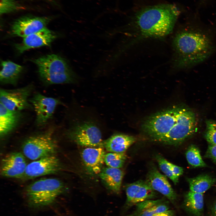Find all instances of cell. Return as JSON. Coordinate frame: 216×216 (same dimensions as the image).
I'll list each match as a JSON object with an SVG mask.
<instances>
[{"instance_id":"obj_14","label":"cell","mask_w":216,"mask_h":216,"mask_svg":"<svg viewBox=\"0 0 216 216\" xmlns=\"http://www.w3.org/2000/svg\"><path fill=\"white\" fill-rule=\"evenodd\" d=\"M57 37L55 32L46 27L24 38L22 42L16 44L15 47L22 53L32 48L50 46Z\"/></svg>"},{"instance_id":"obj_9","label":"cell","mask_w":216,"mask_h":216,"mask_svg":"<svg viewBox=\"0 0 216 216\" xmlns=\"http://www.w3.org/2000/svg\"><path fill=\"white\" fill-rule=\"evenodd\" d=\"M33 106L36 115V124L41 127L52 117L57 106L60 103L57 99L37 93L29 101Z\"/></svg>"},{"instance_id":"obj_16","label":"cell","mask_w":216,"mask_h":216,"mask_svg":"<svg viewBox=\"0 0 216 216\" xmlns=\"http://www.w3.org/2000/svg\"><path fill=\"white\" fill-rule=\"evenodd\" d=\"M105 154L102 146L86 147L82 150L81 157L89 173L93 175L99 174L104 163Z\"/></svg>"},{"instance_id":"obj_10","label":"cell","mask_w":216,"mask_h":216,"mask_svg":"<svg viewBox=\"0 0 216 216\" xmlns=\"http://www.w3.org/2000/svg\"><path fill=\"white\" fill-rule=\"evenodd\" d=\"M50 17L25 16L16 19L11 28V34L24 38L45 28L51 20Z\"/></svg>"},{"instance_id":"obj_15","label":"cell","mask_w":216,"mask_h":216,"mask_svg":"<svg viewBox=\"0 0 216 216\" xmlns=\"http://www.w3.org/2000/svg\"><path fill=\"white\" fill-rule=\"evenodd\" d=\"M146 182L154 190L164 196L172 203L177 199V195L168 181L166 177L160 173L154 166L147 174Z\"/></svg>"},{"instance_id":"obj_18","label":"cell","mask_w":216,"mask_h":216,"mask_svg":"<svg viewBox=\"0 0 216 216\" xmlns=\"http://www.w3.org/2000/svg\"><path fill=\"white\" fill-rule=\"evenodd\" d=\"M21 116L20 112L12 111L0 104V134L3 137L17 126Z\"/></svg>"},{"instance_id":"obj_24","label":"cell","mask_w":216,"mask_h":216,"mask_svg":"<svg viewBox=\"0 0 216 216\" xmlns=\"http://www.w3.org/2000/svg\"><path fill=\"white\" fill-rule=\"evenodd\" d=\"M127 157V155L125 152H110L106 153L105 155L104 163L107 166L120 168L123 166Z\"/></svg>"},{"instance_id":"obj_29","label":"cell","mask_w":216,"mask_h":216,"mask_svg":"<svg viewBox=\"0 0 216 216\" xmlns=\"http://www.w3.org/2000/svg\"><path fill=\"white\" fill-rule=\"evenodd\" d=\"M205 156L216 163V145L209 144Z\"/></svg>"},{"instance_id":"obj_27","label":"cell","mask_w":216,"mask_h":216,"mask_svg":"<svg viewBox=\"0 0 216 216\" xmlns=\"http://www.w3.org/2000/svg\"><path fill=\"white\" fill-rule=\"evenodd\" d=\"M19 4L14 0H0L1 15L14 12L20 8Z\"/></svg>"},{"instance_id":"obj_32","label":"cell","mask_w":216,"mask_h":216,"mask_svg":"<svg viewBox=\"0 0 216 216\" xmlns=\"http://www.w3.org/2000/svg\"><path fill=\"white\" fill-rule=\"evenodd\" d=\"M212 216H216V201L213 204L211 209Z\"/></svg>"},{"instance_id":"obj_30","label":"cell","mask_w":216,"mask_h":216,"mask_svg":"<svg viewBox=\"0 0 216 216\" xmlns=\"http://www.w3.org/2000/svg\"><path fill=\"white\" fill-rule=\"evenodd\" d=\"M171 167L172 172L174 175L177 178H178L183 173V169L179 166L171 164Z\"/></svg>"},{"instance_id":"obj_8","label":"cell","mask_w":216,"mask_h":216,"mask_svg":"<svg viewBox=\"0 0 216 216\" xmlns=\"http://www.w3.org/2000/svg\"><path fill=\"white\" fill-rule=\"evenodd\" d=\"M32 90L31 85L12 89H1L0 104L8 110L20 111L32 108L28 97Z\"/></svg>"},{"instance_id":"obj_2","label":"cell","mask_w":216,"mask_h":216,"mask_svg":"<svg viewBox=\"0 0 216 216\" xmlns=\"http://www.w3.org/2000/svg\"><path fill=\"white\" fill-rule=\"evenodd\" d=\"M173 45L178 67H191L204 61L214 50L213 39L208 31L193 26L182 30L176 36Z\"/></svg>"},{"instance_id":"obj_17","label":"cell","mask_w":216,"mask_h":216,"mask_svg":"<svg viewBox=\"0 0 216 216\" xmlns=\"http://www.w3.org/2000/svg\"><path fill=\"white\" fill-rule=\"evenodd\" d=\"M99 175L108 189L115 193L120 192L124 175L121 170L108 166L103 167Z\"/></svg>"},{"instance_id":"obj_5","label":"cell","mask_w":216,"mask_h":216,"mask_svg":"<svg viewBox=\"0 0 216 216\" xmlns=\"http://www.w3.org/2000/svg\"><path fill=\"white\" fill-rule=\"evenodd\" d=\"M64 185L56 178H43L36 181L27 187L26 192L29 205L37 208L52 204L63 192Z\"/></svg>"},{"instance_id":"obj_4","label":"cell","mask_w":216,"mask_h":216,"mask_svg":"<svg viewBox=\"0 0 216 216\" xmlns=\"http://www.w3.org/2000/svg\"><path fill=\"white\" fill-rule=\"evenodd\" d=\"M41 80L47 85L72 83L77 77L66 60L56 54L47 55L33 60Z\"/></svg>"},{"instance_id":"obj_26","label":"cell","mask_w":216,"mask_h":216,"mask_svg":"<svg viewBox=\"0 0 216 216\" xmlns=\"http://www.w3.org/2000/svg\"><path fill=\"white\" fill-rule=\"evenodd\" d=\"M166 201L163 202L150 208L138 212H134L128 216H153L154 214L169 210Z\"/></svg>"},{"instance_id":"obj_3","label":"cell","mask_w":216,"mask_h":216,"mask_svg":"<svg viewBox=\"0 0 216 216\" xmlns=\"http://www.w3.org/2000/svg\"><path fill=\"white\" fill-rule=\"evenodd\" d=\"M179 11L175 5L161 4L146 8L137 15V25L146 36L160 37L172 31Z\"/></svg>"},{"instance_id":"obj_23","label":"cell","mask_w":216,"mask_h":216,"mask_svg":"<svg viewBox=\"0 0 216 216\" xmlns=\"http://www.w3.org/2000/svg\"><path fill=\"white\" fill-rule=\"evenodd\" d=\"M186 157L188 164L194 167H204L206 165L203 160L199 148L194 145L190 146L186 152Z\"/></svg>"},{"instance_id":"obj_7","label":"cell","mask_w":216,"mask_h":216,"mask_svg":"<svg viewBox=\"0 0 216 216\" xmlns=\"http://www.w3.org/2000/svg\"><path fill=\"white\" fill-rule=\"evenodd\" d=\"M67 135L70 139L81 146H103L100 129L91 122H86L75 126L69 130Z\"/></svg>"},{"instance_id":"obj_22","label":"cell","mask_w":216,"mask_h":216,"mask_svg":"<svg viewBox=\"0 0 216 216\" xmlns=\"http://www.w3.org/2000/svg\"><path fill=\"white\" fill-rule=\"evenodd\" d=\"M190 190L202 194L216 182V179L208 174H202L188 179Z\"/></svg>"},{"instance_id":"obj_20","label":"cell","mask_w":216,"mask_h":216,"mask_svg":"<svg viewBox=\"0 0 216 216\" xmlns=\"http://www.w3.org/2000/svg\"><path fill=\"white\" fill-rule=\"evenodd\" d=\"M0 81L2 84H16L23 71L22 66L10 61L1 62Z\"/></svg>"},{"instance_id":"obj_1","label":"cell","mask_w":216,"mask_h":216,"mask_svg":"<svg viewBox=\"0 0 216 216\" xmlns=\"http://www.w3.org/2000/svg\"><path fill=\"white\" fill-rule=\"evenodd\" d=\"M196 125V116L192 110L175 106L152 116L144 122L142 128L155 141L176 145L193 134Z\"/></svg>"},{"instance_id":"obj_28","label":"cell","mask_w":216,"mask_h":216,"mask_svg":"<svg viewBox=\"0 0 216 216\" xmlns=\"http://www.w3.org/2000/svg\"><path fill=\"white\" fill-rule=\"evenodd\" d=\"M206 123V139L209 144L216 145V122L208 121Z\"/></svg>"},{"instance_id":"obj_31","label":"cell","mask_w":216,"mask_h":216,"mask_svg":"<svg viewBox=\"0 0 216 216\" xmlns=\"http://www.w3.org/2000/svg\"><path fill=\"white\" fill-rule=\"evenodd\" d=\"M153 216H175V214L173 210H168L157 213Z\"/></svg>"},{"instance_id":"obj_21","label":"cell","mask_w":216,"mask_h":216,"mask_svg":"<svg viewBox=\"0 0 216 216\" xmlns=\"http://www.w3.org/2000/svg\"><path fill=\"white\" fill-rule=\"evenodd\" d=\"M183 206L185 210L194 216H203L204 200L202 194L190 190L185 195Z\"/></svg>"},{"instance_id":"obj_11","label":"cell","mask_w":216,"mask_h":216,"mask_svg":"<svg viewBox=\"0 0 216 216\" xmlns=\"http://www.w3.org/2000/svg\"><path fill=\"white\" fill-rule=\"evenodd\" d=\"M60 161L54 154L35 160L27 164L24 177L32 178L55 174L61 169Z\"/></svg>"},{"instance_id":"obj_25","label":"cell","mask_w":216,"mask_h":216,"mask_svg":"<svg viewBox=\"0 0 216 216\" xmlns=\"http://www.w3.org/2000/svg\"><path fill=\"white\" fill-rule=\"evenodd\" d=\"M159 167L161 171L167 177L169 178L175 184L178 182V178L173 174L171 169V164L165 159L161 155L158 154L155 156Z\"/></svg>"},{"instance_id":"obj_6","label":"cell","mask_w":216,"mask_h":216,"mask_svg":"<svg viewBox=\"0 0 216 216\" xmlns=\"http://www.w3.org/2000/svg\"><path fill=\"white\" fill-rule=\"evenodd\" d=\"M51 132L48 131L32 136L26 140L22 146L24 156L34 160L54 154L56 145Z\"/></svg>"},{"instance_id":"obj_12","label":"cell","mask_w":216,"mask_h":216,"mask_svg":"<svg viewBox=\"0 0 216 216\" xmlns=\"http://www.w3.org/2000/svg\"><path fill=\"white\" fill-rule=\"evenodd\" d=\"M126 206L130 208L144 201L155 198L157 193L146 181L140 180L125 187Z\"/></svg>"},{"instance_id":"obj_13","label":"cell","mask_w":216,"mask_h":216,"mask_svg":"<svg viewBox=\"0 0 216 216\" xmlns=\"http://www.w3.org/2000/svg\"><path fill=\"white\" fill-rule=\"evenodd\" d=\"M24 155L20 152H14L4 157L1 163L2 175L8 178L24 177L27 165Z\"/></svg>"},{"instance_id":"obj_19","label":"cell","mask_w":216,"mask_h":216,"mask_svg":"<svg viewBox=\"0 0 216 216\" xmlns=\"http://www.w3.org/2000/svg\"><path fill=\"white\" fill-rule=\"evenodd\" d=\"M135 141V138L132 136L116 134L103 142V146L110 152L123 153Z\"/></svg>"}]
</instances>
